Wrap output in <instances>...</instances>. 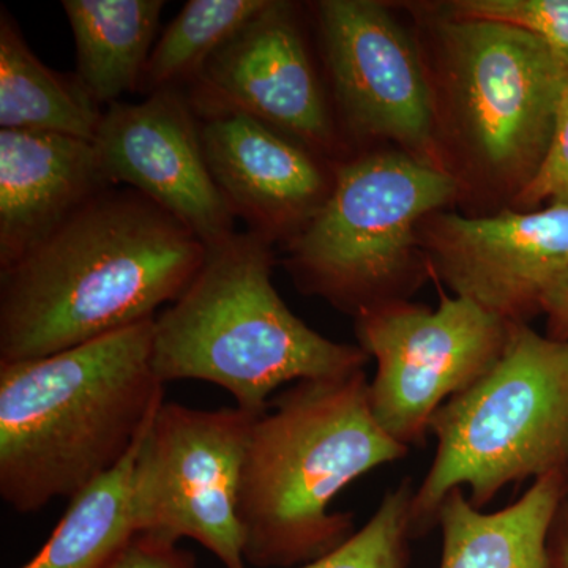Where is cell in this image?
<instances>
[{"instance_id": "2e32d148", "label": "cell", "mask_w": 568, "mask_h": 568, "mask_svg": "<svg viewBox=\"0 0 568 568\" xmlns=\"http://www.w3.org/2000/svg\"><path fill=\"white\" fill-rule=\"evenodd\" d=\"M566 473L536 478L517 503L481 511L462 488L437 511L440 568H556L549 537L566 495Z\"/></svg>"}, {"instance_id": "7c38bea8", "label": "cell", "mask_w": 568, "mask_h": 568, "mask_svg": "<svg viewBox=\"0 0 568 568\" xmlns=\"http://www.w3.org/2000/svg\"><path fill=\"white\" fill-rule=\"evenodd\" d=\"M93 144L112 185L144 194L207 248L237 233L205 159L203 122L185 92L170 89L104 108Z\"/></svg>"}, {"instance_id": "44dd1931", "label": "cell", "mask_w": 568, "mask_h": 568, "mask_svg": "<svg viewBox=\"0 0 568 568\" xmlns=\"http://www.w3.org/2000/svg\"><path fill=\"white\" fill-rule=\"evenodd\" d=\"M414 495L410 478L399 481L384 495L364 528L355 530L342 547L297 568H407Z\"/></svg>"}, {"instance_id": "277c9868", "label": "cell", "mask_w": 568, "mask_h": 568, "mask_svg": "<svg viewBox=\"0 0 568 568\" xmlns=\"http://www.w3.org/2000/svg\"><path fill=\"white\" fill-rule=\"evenodd\" d=\"M272 275V242L253 231L207 248L190 286L155 317L153 366L162 383H211L261 416L280 387L365 369L369 355L295 316Z\"/></svg>"}, {"instance_id": "5b68a950", "label": "cell", "mask_w": 568, "mask_h": 568, "mask_svg": "<svg viewBox=\"0 0 568 568\" xmlns=\"http://www.w3.org/2000/svg\"><path fill=\"white\" fill-rule=\"evenodd\" d=\"M437 446L410 508L414 537L454 489L488 506L507 485L568 470V343L514 323L497 364L429 424Z\"/></svg>"}, {"instance_id": "d6986e66", "label": "cell", "mask_w": 568, "mask_h": 568, "mask_svg": "<svg viewBox=\"0 0 568 568\" xmlns=\"http://www.w3.org/2000/svg\"><path fill=\"white\" fill-rule=\"evenodd\" d=\"M140 439L114 469L71 497L58 528L21 568H103L136 536L132 473Z\"/></svg>"}, {"instance_id": "8fae6325", "label": "cell", "mask_w": 568, "mask_h": 568, "mask_svg": "<svg viewBox=\"0 0 568 568\" xmlns=\"http://www.w3.org/2000/svg\"><path fill=\"white\" fill-rule=\"evenodd\" d=\"M183 92L200 119L241 112L328 160L339 151L334 110L293 3L268 0Z\"/></svg>"}, {"instance_id": "ba28073f", "label": "cell", "mask_w": 568, "mask_h": 568, "mask_svg": "<svg viewBox=\"0 0 568 568\" xmlns=\"http://www.w3.org/2000/svg\"><path fill=\"white\" fill-rule=\"evenodd\" d=\"M256 414L162 403L138 444L132 473L136 536L192 538L226 568H246L239 518L242 469Z\"/></svg>"}, {"instance_id": "d4e9b609", "label": "cell", "mask_w": 568, "mask_h": 568, "mask_svg": "<svg viewBox=\"0 0 568 568\" xmlns=\"http://www.w3.org/2000/svg\"><path fill=\"white\" fill-rule=\"evenodd\" d=\"M540 310L547 313L551 324L552 338L568 343V271L556 276L541 294Z\"/></svg>"}, {"instance_id": "7402d4cb", "label": "cell", "mask_w": 568, "mask_h": 568, "mask_svg": "<svg viewBox=\"0 0 568 568\" xmlns=\"http://www.w3.org/2000/svg\"><path fill=\"white\" fill-rule=\"evenodd\" d=\"M452 20L488 21L537 37L568 59V0H457L447 3Z\"/></svg>"}, {"instance_id": "8992f818", "label": "cell", "mask_w": 568, "mask_h": 568, "mask_svg": "<svg viewBox=\"0 0 568 568\" xmlns=\"http://www.w3.org/2000/svg\"><path fill=\"white\" fill-rule=\"evenodd\" d=\"M458 190L450 171L405 152L339 160L323 207L284 244V267L298 291L354 317L405 301L418 278V227Z\"/></svg>"}, {"instance_id": "52a82bcc", "label": "cell", "mask_w": 568, "mask_h": 568, "mask_svg": "<svg viewBox=\"0 0 568 568\" xmlns=\"http://www.w3.org/2000/svg\"><path fill=\"white\" fill-rule=\"evenodd\" d=\"M452 118L478 173L515 194L540 166L568 85V59L488 21H440Z\"/></svg>"}, {"instance_id": "603a6c76", "label": "cell", "mask_w": 568, "mask_h": 568, "mask_svg": "<svg viewBox=\"0 0 568 568\" xmlns=\"http://www.w3.org/2000/svg\"><path fill=\"white\" fill-rule=\"evenodd\" d=\"M519 207H534L551 201L568 205V85L556 114L555 130L540 166L529 182L515 194Z\"/></svg>"}, {"instance_id": "3957f363", "label": "cell", "mask_w": 568, "mask_h": 568, "mask_svg": "<svg viewBox=\"0 0 568 568\" xmlns=\"http://www.w3.org/2000/svg\"><path fill=\"white\" fill-rule=\"evenodd\" d=\"M410 448L388 436L369 406L365 369L301 381L254 420L242 469L239 518L246 566L297 568L355 534L336 496Z\"/></svg>"}, {"instance_id": "4fadbf2b", "label": "cell", "mask_w": 568, "mask_h": 568, "mask_svg": "<svg viewBox=\"0 0 568 568\" xmlns=\"http://www.w3.org/2000/svg\"><path fill=\"white\" fill-rule=\"evenodd\" d=\"M418 245L452 294L526 323L548 284L568 271V205L476 219L433 213L418 227Z\"/></svg>"}, {"instance_id": "30bf717a", "label": "cell", "mask_w": 568, "mask_h": 568, "mask_svg": "<svg viewBox=\"0 0 568 568\" xmlns=\"http://www.w3.org/2000/svg\"><path fill=\"white\" fill-rule=\"evenodd\" d=\"M315 13L332 100L346 132L394 141L407 155L447 170L432 85L409 31L372 0H323Z\"/></svg>"}, {"instance_id": "cb8c5ba5", "label": "cell", "mask_w": 568, "mask_h": 568, "mask_svg": "<svg viewBox=\"0 0 568 568\" xmlns=\"http://www.w3.org/2000/svg\"><path fill=\"white\" fill-rule=\"evenodd\" d=\"M103 568H197L192 552L148 536H134Z\"/></svg>"}, {"instance_id": "e0dca14e", "label": "cell", "mask_w": 568, "mask_h": 568, "mask_svg": "<svg viewBox=\"0 0 568 568\" xmlns=\"http://www.w3.org/2000/svg\"><path fill=\"white\" fill-rule=\"evenodd\" d=\"M163 0H63L77 44V74L100 106L138 92L156 43Z\"/></svg>"}, {"instance_id": "ffe728a7", "label": "cell", "mask_w": 568, "mask_h": 568, "mask_svg": "<svg viewBox=\"0 0 568 568\" xmlns=\"http://www.w3.org/2000/svg\"><path fill=\"white\" fill-rule=\"evenodd\" d=\"M268 0H190L153 44L138 92L185 91Z\"/></svg>"}, {"instance_id": "9a60e30c", "label": "cell", "mask_w": 568, "mask_h": 568, "mask_svg": "<svg viewBox=\"0 0 568 568\" xmlns=\"http://www.w3.org/2000/svg\"><path fill=\"white\" fill-rule=\"evenodd\" d=\"M112 186L93 141L0 130V271Z\"/></svg>"}, {"instance_id": "ac0fdd59", "label": "cell", "mask_w": 568, "mask_h": 568, "mask_svg": "<svg viewBox=\"0 0 568 568\" xmlns=\"http://www.w3.org/2000/svg\"><path fill=\"white\" fill-rule=\"evenodd\" d=\"M103 108L77 74L51 70L37 58L20 26L0 9V130L95 140Z\"/></svg>"}, {"instance_id": "9c48e42d", "label": "cell", "mask_w": 568, "mask_h": 568, "mask_svg": "<svg viewBox=\"0 0 568 568\" xmlns=\"http://www.w3.org/2000/svg\"><path fill=\"white\" fill-rule=\"evenodd\" d=\"M354 320L358 346L376 362L373 416L409 448L424 443L440 406L497 364L514 324L458 295H444L437 308L384 302Z\"/></svg>"}, {"instance_id": "5bb4252c", "label": "cell", "mask_w": 568, "mask_h": 568, "mask_svg": "<svg viewBox=\"0 0 568 568\" xmlns=\"http://www.w3.org/2000/svg\"><path fill=\"white\" fill-rule=\"evenodd\" d=\"M201 122L213 181L235 219L272 244L301 233L334 189L336 163L252 115Z\"/></svg>"}, {"instance_id": "484cf974", "label": "cell", "mask_w": 568, "mask_h": 568, "mask_svg": "<svg viewBox=\"0 0 568 568\" xmlns=\"http://www.w3.org/2000/svg\"><path fill=\"white\" fill-rule=\"evenodd\" d=\"M552 562L556 568H568V511L560 507L558 518L549 537Z\"/></svg>"}, {"instance_id": "7a4b0ae2", "label": "cell", "mask_w": 568, "mask_h": 568, "mask_svg": "<svg viewBox=\"0 0 568 568\" xmlns=\"http://www.w3.org/2000/svg\"><path fill=\"white\" fill-rule=\"evenodd\" d=\"M155 317L62 353L0 364V496L21 515L114 469L163 403Z\"/></svg>"}, {"instance_id": "6da1fadb", "label": "cell", "mask_w": 568, "mask_h": 568, "mask_svg": "<svg viewBox=\"0 0 568 568\" xmlns=\"http://www.w3.org/2000/svg\"><path fill=\"white\" fill-rule=\"evenodd\" d=\"M205 256L207 246L144 194L104 190L0 271V364L62 353L156 317Z\"/></svg>"}]
</instances>
